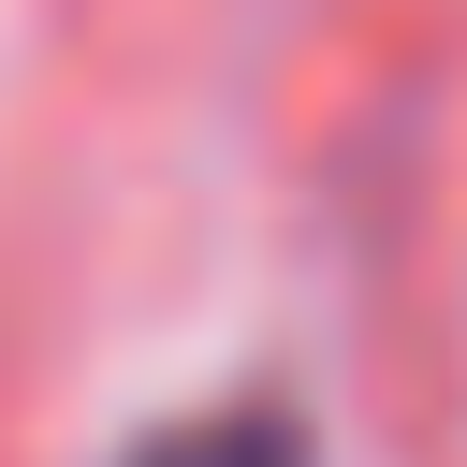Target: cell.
I'll return each mask as SVG.
<instances>
[{"label": "cell", "mask_w": 467, "mask_h": 467, "mask_svg": "<svg viewBox=\"0 0 467 467\" xmlns=\"http://www.w3.org/2000/svg\"><path fill=\"white\" fill-rule=\"evenodd\" d=\"M117 467H321V452H306V423H292V409H190V423L131 438Z\"/></svg>", "instance_id": "1"}]
</instances>
